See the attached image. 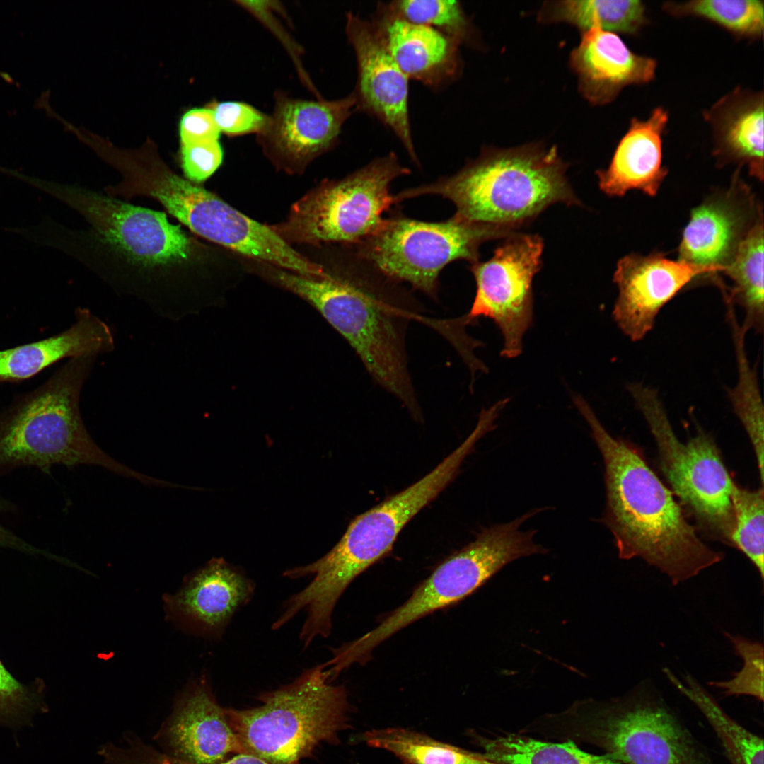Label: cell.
Segmentation results:
<instances>
[{
    "mask_svg": "<svg viewBox=\"0 0 764 764\" xmlns=\"http://www.w3.org/2000/svg\"><path fill=\"white\" fill-rule=\"evenodd\" d=\"M25 182L77 212L84 228L54 223L46 241L73 257L115 292L180 318L204 256L199 242L165 212L76 184L28 175Z\"/></svg>",
    "mask_w": 764,
    "mask_h": 764,
    "instance_id": "obj_1",
    "label": "cell"
},
{
    "mask_svg": "<svg viewBox=\"0 0 764 764\" xmlns=\"http://www.w3.org/2000/svg\"><path fill=\"white\" fill-rule=\"evenodd\" d=\"M573 400L603 457L606 509L601 520L614 537L618 557L642 559L673 586L722 561L724 554L702 540L643 455L612 436L582 397Z\"/></svg>",
    "mask_w": 764,
    "mask_h": 764,
    "instance_id": "obj_2",
    "label": "cell"
},
{
    "mask_svg": "<svg viewBox=\"0 0 764 764\" xmlns=\"http://www.w3.org/2000/svg\"><path fill=\"white\" fill-rule=\"evenodd\" d=\"M555 148L538 145L482 152L456 173L394 195L396 204L434 195L467 221L516 231L549 206L579 205Z\"/></svg>",
    "mask_w": 764,
    "mask_h": 764,
    "instance_id": "obj_3",
    "label": "cell"
},
{
    "mask_svg": "<svg viewBox=\"0 0 764 764\" xmlns=\"http://www.w3.org/2000/svg\"><path fill=\"white\" fill-rule=\"evenodd\" d=\"M350 275L312 277L284 270L279 284L312 304L349 343L381 386L407 407L417 400L407 369L403 316L390 295L395 283L357 255Z\"/></svg>",
    "mask_w": 764,
    "mask_h": 764,
    "instance_id": "obj_4",
    "label": "cell"
},
{
    "mask_svg": "<svg viewBox=\"0 0 764 764\" xmlns=\"http://www.w3.org/2000/svg\"><path fill=\"white\" fill-rule=\"evenodd\" d=\"M98 355L68 359L45 382L0 412V477L20 467L50 474L56 465H94L151 484L153 478L117 462L93 440L80 412L82 388Z\"/></svg>",
    "mask_w": 764,
    "mask_h": 764,
    "instance_id": "obj_5",
    "label": "cell"
},
{
    "mask_svg": "<svg viewBox=\"0 0 764 764\" xmlns=\"http://www.w3.org/2000/svg\"><path fill=\"white\" fill-rule=\"evenodd\" d=\"M480 439V434L473 431L419 480L352 519L339 542L323 557L284 571L283 576L289 579L313 576L310 584L291 596L292 608L306 611V620L313 626L330 625L334 608L348 585L391 550L401 530L454 479Z\"/></svg>",
    "mask_w": 764,
    "mask_h": 764,
    "instance_id": "obj_6",
    "label": "cell"
},
{
    "mask_svg": "<svg viewBox=\"0 0 764 764\" xmlns=\"http://www.w3.org/2000/svg\"><path fill=\"white\" fill-rule=\"evenodd\" d=\"M539 730L595 745L623 764H715L649 678L621 696L579 702L548 715Z\"/></svg>",
    "mask_w": 764,
    "mask_h": 764,
    "instance_id": "obj_7",
    "label": "cell"
},
{
    "mask_svg": "<svg viewBox=\"0 0 764 764\" xmlns=\"http://www.w3.org/2000/svg\"><path fill=\"white\" fill-rule=\"evenodd\" d=\"M258 699L257 707L225 711L245 753L270 764H300L320 744L336 742L347 725L346 690L331 684L323 664Z\"/></svg>",
    "mask_w": 764,
    "mask_h": 764,
    "instance_id": "obj_8",
    "label": "cell"
},
{
    "mask_svg": "<svg viewBox=\"0 0 764 764\" xmlns=\"http://www.w3.org/2000/svg\"><path fill=\"white\" fill-rule=\"evenodd\" d=\"M536 515L531 510L516 519L485 529L476 539L442 562L400 607L376 627L341 647L349 664L368 661L373 649L394 633L474 592L509 562L548 549L534 540L536 530H521Z\"/></svg>",
    "mask_w": 764,
    "mask_h": 764,
    "instance_id": "obj_9",
    "label": "cell"
},
{
    "mask_svg": "<svg viewBox=\"0 0 764 764\" xmlns=\"http://www.w3.org/2000/svg\"><path fill=\"white\" fill-rule=\"evenodd\" d=\"M515 233L455 214L439 222L395 215L383 219L371 234L352 245L357 256L388 279L406 282L435 299L445 266L459 260L473 264L479 260L482 243Z\"/></svg>",
    "mask_w": 764,
    "mask_h": 764,
    "instance_id": "obj_10",
    "label": "cell"
},
{
    "mask_svg": "<svg viewBox=\"0 0 764 764\" xmlns=\"http://www.w3.org/2000/svg\"><path fill=\"white\" fill-rule=\"evenodd\" d=\"M409 172L394 154L376 158L308 192L292 206L285 221L271 227L288 243L354 245L381 224L383 213L395 204L391 183Z\"/></svg>",
    "mask_w": 764,
    "mask_h": 764,
    "instance_id": "obj_11",
    "label": "cell"
},
{
    "mask_svg": "<svg viewBox=\"0 0 764 764\" xmlns=\"http://www.w3.org/2000/svg\"><path fill=\"white\" fill-rule=\"evenodd\" d=\"M644 418L672 493L708 536L731 546L734 481L712 437L698 431L686 443L681 441L663 407L649 409Z\"/></svg>",
    "mask_w": 764,
    "mask_h": 764,
    "instance_id": "obj_12",
    "label": "cell"
},
{
    "mask_svg": "<svg viewBox=\"0 0 764 764\" xmlns=\"http://www.w3.org/2000/svg\"><path fill=\"white\" fill-rule=\"evenodd\" d=\"M543 250L539 236L515 233L506 238L490 260L470 264L476 293L460 323L469 325L480 317L493 320L504 338V357L521 353L523 337L533 323L532 282L541 267Z\"/></svg>",
    "mask_w": 764,
    "mask_h": 764,
    "instance_id": "obj_13",
    "label": "cell"
},
{
    "mask_svg": "<svg viewBox=\"0 0 764 764\" xmlns=\"http://www.w3.org/2000/svg\"><path fill=\"white\" fill-rule=\"evenodd\" d=\"M274 99L273 112L257 138L269 156L291 167L303 166L332 147L357 108L353 92L340 99L312 100L279 90Z\"/></svg>",
    "mask_w": 764,
    "mask_h": 764,
    "instance_id": "obj_14",
    "label": "cell"
},
{
    "mask_svg": "<svg viewBox=\"0 0 764 764\" xmlns=\"http://www.w3.org/2000/svg\"><path fill=\"white\" fill-rule=\"evenodd\" d=\"M357 65V108L378 118L419 163L408 110L409 79L393 59L371 22L349 13L345 27Z\"/></svg>",
    "mask_w": 764,
    "mask_h": 764,
    "instance_id": "obj_15",
    "label": "cell"
},
{
    "mask_svg": "<svg viewBox=\"0 0 764 764\" xmlns=\"http://www.w3.org/2000/svg\"><path fill=\"white\" fill-rule=\"evenodd\" d=\"M719 272L659 254H630L618 262L613 281L618 289L613 317L633 342L653 328L661 309L695 277Z\"/></svg>",
    "mask_w": 764,
    "mask_h": 764,
    "instance_id": "obj_16",
    "label": "cell"
},
{
    "mask_svg": "<svg viewBox=\"0 0 764 764\" xmlns=\"http://www.w3.org/2000/svg\"><path fill=\"white\" fill-rule=\"evenodd\" d=\"M157 737L166 753L194 764H216L245 753L204 676L178 697Z\"/></svg>",
    "mask_w": 764,
    "mask_h": 764,
    "instance_id": "obj_17",
    "label": "cell"
},
{
    "mask_svg": "<svg viewBox=\"0 0 764 764\" xmlns=\"http://www.w3.org/2000/svg\"><path fill=\"white\" fill-rule=\"evenodd\" d=\"M254 591V582L243 572L223 558H213L188 576L177 593L164 595L165 610L186 631L220 637Z\"/></svg>",
    "mask_w": 764,
    "mask_h": 764,
    "instance_id": "obj_18",
    "label": "cell"
},
{
    "mask_svg": "<svg viewBox=\"0 0 764 764\" xmlns=\"http://www.w3.org/2000/svg\"><path fill=\"white\" fill-rule=\"evenodd\" d=\"M371 23L409 79L437 88L457 76L459 45L440 31L406 21L386 4L378 6Z\"/></svg>",
    "mask_w": 764,
    "mask_h": 764,
    "instance_id": "obj_19",
    "label": "cell"
},
{
    "mask_svg": "<svg viewBox=\"0 0 764 764\" xmlns=\"http://www.w3.org/2000/svg\"><path fill=\"white\" fill-rule=\"evenodd\" d=\"M571 64L584 96L598 104L610 102L626 86L649 83L657 68L655 59L633 52L616 33L597 26L584 31Z\"/></svg>",
    "mask_w": 764,
    "mask_h": 764,
    "instance_id": "obj_20",
    "label": "cell"
},
{
    "mask_svg": "<svg viewBox=\"0 0 764 764\" xmlns=\"http://www.w3.org/2000/svg\"><path fill=\"white\" fill-rule=\"evenodd\" d=\"M668 113L654 108L645 120L633 118L618 143L606 170L596 174L601 190L610 196H623L638 190L655 195L668 173L662 166V137Z\"/></svg>",
    "mask_w": 764,
    "mask_h": 764,
    "instance_id": "obj_21",
    "label": "cell"
},
{
    "mask_svg": "<svg viewBox=\"0 0 764 764\" xmlns=\"http://www.w3.org/2000/svg\"><path fill=\"white\" fill-rule=\"evenodd\" d=\"M75 319L60 333L0 350V383L28 379L66 358L113 351L115 340L106 323L85 308L76 310Z\"/></svg>",
    "mask_w": 764,
    "mask_h": 764,
    "instance_id": "obj_22",
    "label": "cell"
},
{
    "mask_svg": "<svg viewBox=\"0 0 764 764\" xmlns=\"http://www.w3.org/2000/svg\"><path fill=\"white\" fill-rule=\"evenodd\" d=\"M710 126L714 154L721 160L748 167L751 175L763 177V92L738 87L705 112Z\"/></svg>",
    "mask_w": 764,
    "mask_h": 764,
    "instance_id": "obj_23",
    "label": "cell"
},
{
    "mask_svg": "<svg viewBox=\"0 0 764 764\" xmlns=\"http://www.w3.org/2000/svg\"><path fill=\"white\" fill-rule=\"evenodd\" d=\"M731 193L694 209L679 245V260L724 272L748 229Z\"/></svg>",
    "mask_w": 764,
    "mask_h": 764,
    "instance_id": "obj_24",
    "label": "cell"
},
{
    "mask_svg": "<svg viewBox=\"0 0 764 764\" xmlns=\"http://www.w3.org/2000/svg\"><path fill=\"white\" fill-rule=\"evenodd\" d=\"M662 672L670 683L704 716L717 735L730 764H763V739L746 729L721 707L691 674L681 679L668 667Z\"/></svg>",
    "mask_w": 764,
    "mask_h": 764,
    "instance_id": "obj_25",
    "label": "cell"
},
{
    "mask_svg": "<svg viewBox=\"0 0 764 764\" xmlns=\"http://www.w3.org/2000/svg\"><path fill=\"white\" fill-rule=\"evenodd\" d=\"M733 285L726 301L744 311L743 327L761 334L764 328L763 222L762 216L748 230L723 272Z\"/></svg>",
    "mask_w": 764,
    "mask_h": 764,
    "instance_id": "obj_26",
    "label": "cell"
},
{
    "mask_svg": "<svg viewBox=\"0 0 764 764\" xmlns=\"http://www.w3.org/2000/svg\"><path fill=\"white\" fill-rule=\"evenodd\" d=\"M737 368L735 386L727 390L736 417L751 442L756 458L761 486L763 485L764 413L756 371L746 351V330L737 321L733 305L727 303Z\"/></svg>",
    "mask_w": 764,
    "mask_h": 764,
    "instance_id": "obj_27",
    "label": "cell"
},
{
    "mask_svg": "<svg viewBox=\"0 0 764 764\" xmlns=\"http://www.w3.org/2000/svg\"><path fill=\"white\" fill-rule=\"evenodd\" d=\"M474 740L485 757L497 764H623L606 753L584 752L569 740L545 742L511 733L492 739L478 735Z\"/></svg>",
    "mask_w": 764,
    "mask_h": 764,
    "instance_id": "obj_28",
    "label": "cell"
},
{
    "mask_svg": "<svg viewBox=\"0 0 764 764\" xmlns=\"http://www.w3.org/2000/svg\"><path fill=\"white\" fill-rule=\"evenodd\" d=\"M359 737L360 741L371 747L393 753L403 764H497L483 753L466 751L402 728L374 729Z\"/></svg>",
    "mask_w": 764,
    "mask_h": 764,
    "instance_id": "obj_29",
    "label": "cell"
},
{
    "mask_svg": "<svg viewBox=\"0 0 764 764\" xmlns=\"http://www.w3.org/2000/svg\"><path fill=\"white\" fill-rule=\"evenodd\" d=\"M546 19L571 23L584 31L602 30L635 34L647 23L646 7L640 0H583L557 1L547 6Z\"/></svg>",
    "mask_w": 764,
    "mask_h": 764,
    "instance_id": "obj_30",
    "label": "cell"
},
{
    "mask_svg": "<svg viewBox=\"0 0 764 764\" xmlns=\"http://www.w3.org/2000/svg\"><path fill=\"white\" fill-rule=\"evenodd\" d=\"M663 9L676 17H700L732 33L758 39L764 30V4L760 0H693L667 1Z\"/></svg>",
    "mask_w": 764,
    "mask_h": 764,
    "instance_id": "obj_31",
    "label": "cell"
},
{
    "mask_svg": "<svg viewBox=\"0 0 764 764\" xmlns=\"http://www.w3.org/2000/svg\"><path fill=\"white\" fill-rule=\"evenodd\" d=\"M731 499L734 528L731 547L740 550L764 577V492L763 487L749 490L734 482Z\"/></svg>",
    "mask_w": 764,
    "mask_h": 764,
    "instance_id": "obj_32",
    "label": "cell"
},
{
    "mask_svg": "<svg viewBox=\"0 0 764 764\" xmlns=\"http://www.w3.org/2000/svg\"><path fill=\"white\" fill-rule=\"evenodd\" d=\"M386 5L403 19L430 26L459 45L469 38L470 25L461 5L457 1L401 0Z\"/></svg>",
    "mask_w": 764,
    "mask_h": 764,
    "instance_id": "obj_33",
    "label": "cell"
},
{
    "mask_svg": "<svg viewBox=\"0 0 764 764\" xmlns=\"http://www.w3.org/2000/svg\"><path fill=\"white\" fill-rule=\"evenodd\" d=\"M742 661V668L726 681L709 682L725 697L746 695L763 701L764 649L762 643L724 632Z\"/></svg>",
    "mask_w": 764,
    "mask_h": 764,
    "instance_id": "obj_34",
    "label": "cell"
},
{
    "mask_svg": "<svg viewBox=\"0 0 764 764\" xmlns=\"http://www.w3.org/2000/svg\"><path fill=\"white\" fill-rule=\"evenodd\" d=\"M42 690L40 681L29 685L21 683L0 660V724L22 722L45 708Z\"/></svg>",
    "mask_w": 764,
    "mask_h": 764,
    "instance_id": "obj_35",
    "label": "cell"
},
{
    "mask_svg": "<svg viewBox=\"0 0 764 764\" xmlns=\"http://www.w3.org/2000/svg\"><path fill=\"white\" fill-rule=\"evenodd\" d=\"M212 112L221 133L229 137L260 133L269 115L245 103L213 100L206 105Z\"/></svg>",
    "mask_w": 764,
    "mask_h": 764,
    "instance_id": "obj_36",
    "label": "cell"
},
{
    "mask_svg": "<svg viewBox=\"0 0 764 764\" xmlns=\"http://www.w3.org/2000/svg\"><path fill=\"white\" fill-rule=\"evenodd\" d=\"M236 3L257 18L276 36L288 52L301 82L317 96V98H321L322 97L312 83L302 65L301 57L303 52V49L291 37L274 16L276 11L283 8L279 2L277 1H236Z\"/></svg>",
    "mask_w": 764,
    "mask_h": 764,
    "instance_id": "obj_37",
    "label": "cell"
},
{
    "mask_svg": "<svg viewBox=\"0 0 764 764\" xmlns=\"http://www.w3.org/2000/svg\"><path fill=\"white\" fill-rule=\"evenodd\" d=\"M184 177L195 183L209 178L220 166L223 150L219 141L180 147Z\"/></svg>",
    "mask_w": 764,
    "mask_h": 764,
    "instance_id": "obj_38",
    "label": "cell"
},
{
    "mask_svg": "<svg viewBox=\"0 0 764 764\" xmlns=\"http://www.w3.org/2000/svg\"><path fill=\"white\" fill-rule=\"evenodd\" d=\"M180 147L219 141L220 131L212 111L194 108L186 111L179 122Z\"/></svg>",
    "mask_w": 764,
    "mask_h": 764,
    "instance_id": "obj_39",
    "label": "cell"
},
{
    "mask_svg": "<svg viewBox=\"0 0 764 764\" xmlns=\"http://www.w3.org/2000/svg\"><path fill=\"white\" fill-rule=\"evenodd\" d=\"M132 764H194L166 753L144 745L136 752ZM216 764H270L265 760L248 753L236 754L228 759Z\"/></svg>",
    "mask_w": 764,
    "mask_h": 764,
    "instance_id": "obj_40",
    "label": "cell"
},
{
    "mask_svg": "<svg viewBox=\"0 0 764 764\" xmlns=\"http://www.w3.org/2000/svg\"><path fill=\"white\" fill-rule=\"evenodd\" d=\"M13 504L5 498L0 496V513L11 511ZM0 548L13 549L24 553L41 555L47 558L58 560V557L42 549L38 548L28 543L13 531H10L0 523Z\"/></svg>",
    "mask_w": 764,
    "mask_h": 764,
    "instance_id": "obj_41",
    "label": "cell"
},
{
    "mask_svg": "<svg viewBox=\"0 0 764 764\" xmlns=\"http://www.w3.org/2000/svg\"><path fill=\"white\" fill-rule=\"evenodd\" d=\"M0 74H1V76H2L3 78H4V79H5V80H6L7 81H8V82H13V79H12V78H11V76H9V74H7V73H5V72H0Z\"/></svg>",
    "mask_w": 764,
    "mask_h": 764,
    "instance_id": "obj_42",
    "label": "cell"
},
{
    "mask_svg": "<svg viewBox=\"0 0 764 764\" xmlns=\"http://www.w3.org/2000/svg\"><path fill=\"white\" fill-rule=\"evenodd\" d=\"M107 745H108V744H107ZM105 746H104V747L103 748V749H102V751H101V756H102V752H103V748H105Z\"/></svg>",
    "mask_w": 764,
    "mask_h": 764,
    "instance_id": "obj_43",
    "label": "cell"
}]
</instances>
